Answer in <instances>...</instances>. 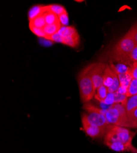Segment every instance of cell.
I'll use <instances>...</instances> for the list:
<instances>
[{
  "instance_id": "e0dca14e",
  "label": "cell",
  "mask_w": 137,
  "mask_h": 153,
  "mask_svg": "<svg viewBox=\"0 0 137 153\" xmlns=\"http://www.w3.org/2000/svg\"><path fill=\"white\" fill-rule=\"evenodd\" d=\"M118 76L120 81V86L128 89L129 84L132 79L130 72L122 75H118Z\"/></svg>"
},
{
  "instance_id": "30bf717a",
  "label": "cell",
  "mask_w": 137,
  "mask_h": 153,
  "mask_svg": "<svg viewBox=\"0 0 137 153\" xmlns=\"http://www.w3.org/2000/svg\"><path fill=\"white\" fill-rule=\"evenodd\" d=\"M116 72L111 68L110 65H107L105 71L104 76H103V85L109 88L110 86L113 85L115 81Z\"/></svg>"
},
{
  "instance_id": "8fae6325",
  "label": "cell",
  "mask_w": 137,
  "mask_h": 153,
  "mask_svg": "<svg viewBox=\"0 0 137 153\" xmlns=\"http://www.w3.org/2000/svg\"><path fill=\"white\" fill-rule=\"evenodd\" d=\"M61 27L62 26L60 22L51 25H46V27L44 28H43L47 36L46 39L49 40L50 38H51L53 35L57 33L60 31Z\"/></svg>"
},
{
  "instance_id": "9a60e30c",
  "label": "cell",
  "mask_w": 137,
  "mask_h": 153,
  "mask_svg": "<svg viewBox=\"0 0 137 153\" xmlns=\"http://www.w3.org/2000/svg\"><path fill=\"white\" fill-rule=\"evenodd\" d=\"M46 25L47 23L46 22L44 15L36 18L32 21L29 22V26H33L34 27L38 28L43 29L46 27Z\"/></svg>"
},
{
  "instance_id": "603a6c76",
  "label": "cell",
  "mask_w": 137,
  "mask_h": 153,
  "mask_svg": "<svg viewBox=\"0 0 137 153\" xmlns=\"http://www.w3.org/2000/svg\"><path fill=\"white\" fill-rule=\"evenodd\" d=\"M103 105H108L109 106L113 105L115 104V93H109L107 95L106 97L103 101L102 103Z\"/></svg>"
},
{
  "instance_id": "5b68a950",
  "label": "cell",
  "mask_w": 137,
  "mask_h": 153,
  "mask_svg": "<svg viewBox=\"0 0 137 153\" xmlns=\"http://www.w3.org/2000/svg\"><path fill=\"white\" fill-rule=\"evenodd\" d=\"M106 65L102 62L94 63L89 65V74L96 90L103 85V76Z\"/></svg>"
},
{
  "instance_id": "7402d4cb",
  "label": "cell",
  "mask_w": 137,
  "mask_h": 153,
  "mask_svg": "<svg viewBox=\"0 0 137 153\" xmlns=\"http://www.w3.org/2000/svg\"><path fill=\"white\" fill-rule=\"evenodd\" d=\"M29 28H30V30L31 31V32L34 34H35L36 36H38L40 37L45 38V39H46V38H47V36H46V33H44L43 29L36 28V27H34L33 26H29Z\"/></svg>"
},
{
  "instance_id": "9c48e42d",
  "label": "cell",
  "mask_w": 137,
  "mask_h": 153,
  "mask_svg": "<svg viewBox=\"0 0 137 153\" xmlns=\"http://www.w3.org/2000/svg\"><path fill=\"white\" fill-rule=\"evenodd\" d=\"M46 6L43 5H36L31 7L28 12V21H32L36 18L44 15L47 12Z\"/></svg>"
},
{
  "instance_id": "ffe728a7",
  "label": "cell",
  "mask_w": 137,
  "mask_h": 153,
  "mask_svg": "<svg viewBox=\"0 0 137 153\" xmlns=\"http://www.w3.org/2000/svg\"><path fill=\"white\" fill-rule=\"evenodd\" d=\"M134 95H137V79H132L128 87L126 96L129 97Z\"/></svg>"
},
{
  "instance_id": "ac0fdd59",
  "label": "cell",
  "mask_w": 137,
  "mask_h": 153,
  "mask_svg": "<svg viewBox=\"0 0 137 153\" xmlns=\"http://www.w3.org/2000/svg\"><path fill=\"white\" fill-rule=\"evenodd\" d=\"M127 114L130 128H137V108Z\"/></svg>"
},
{
  "instance_id": "d4e9b609",
  "label": "cell",
  "mask_w": 137,
  "mask_h": 153,
  "mask_svg": "<svg viewBox=\"0 0 137 153\" xmlns=\"http://www.w3.org/2000/svg\"><path fill=\"white\" fill-rule=\"evenodd\" d=\"M129 60L131 65L133 62H137V45L131 52L129 56Z\"/></svg>"
},
{
  "instance_id": "4fadbf2b",
  "label": "cell",
  "mask_w": 137,
  "mask_h": 153,
  "mask_svg": "<svg viewBox=\"0 0 137 153\" xmlns=\"http://www.w3.org/2000/svg\"><path fill=\"white\" fill-rule=\"evenodd\" d=\"M108 93V88L103 85L97 89L96 93L94 97L98 102L102 104L105 99Z\"/></svg>"
},
{
  "instance_id": "7a4b0ae2",
  "label": "cell",
  "mask_w": 137,
  "mask_h": 153,
  "mask_svg": "<svg viewBox=\"0 0 137 153\" xmlns=\"http://www.w3.org/2000/svg\"><path fill=\"white\" fill-rule=\"evenodd\" d=\"M136 45L130 30L112 48L109 58L115 61L131 66L129 56Z\"/></svg>"
},
{
  "instance_id": "cb8c5ba5",
  "label": "cell",
  "mask_w": 137,
  "mask_h": 153,
  "mask_svg": "<svg viewBox=\"0 0 137 153\" xmlns=\"http://www.w3.org/2000/svg\"><path fill=\"white\" fill-rule=\"evenodd\" d=\"M58 19L62 27H67L69 22V18L67 12H65V13L59 16Z\"/></svg>"
},
{
  "instance_id": "277c9868",
  "label": "cell",
  "mask_w": 137,
  "mask_h": 153,
  "mask_svg": "<svg viewBox=\"0 0 137 153\" xmlns=\"http://www.w3.org/2000/svg\"><path fill=\"white\" fill-rule=\"evenodd\" d=\"M61 43L72 48L77 47L80 43L79 35L74 27H62L58 32Z\"/></svg>"
},
{
  "instance_id": "83f0119b",
  "label": "cell",
  "mask_w": 137,
  "mask_h": 153,
  "mask_svg": "<svg viewBox=\"0 0 137 153\" xmlns=\"http://www.w3.org/2000/svg\"><path fill=\"white\" fill-rule=\"evenodd\" d=\"M130 151L131 152V153H137V148H136L135 146H132Z\"/></svg>"
},
{
  "instance_id": "2e32d148",
  "label": "cell",
  "mask_w": 137,
  "mask_h": 153,
  "mask_svg": "<svg viewBox=\"0 0 137 153\" xmlns=\"http://www.w3.org/2000/svg\"><path fill=\"white\" fill-rule=\"evenodd\" d=\"M137 108V95L128 97L126 104V108L127 114Z\"/></svg>"
},
{
  "instance_id": "ba28073f",
  "label": "cell",
  "mask_w": 137,
  "mask_h": 153,
  "mask_svg": "<svg viewBox=\"0 0 137 153\" xmlns=\"http://www.w3.org/2000/svg\"><path fill=\"white\" fill-rule=\"evenodd\" d=\"M105 116L109 124L122 127L119 111L113 105L106 109Z\"/></svg>"
},
{
  "instance_id": "44dd1931",
  "label": "cell",
  "mask_w": 137,
  "mask_h": 153,
  "mask_svg": "<svg viewBox=\"0 0 137 153\" xmlns=\"http://www.w3.org/2000/svg\"><path fill=\"white\" fill-rule=\"evenodd\" d=\"M128 97L125 94H122L118 92L115 93V104L119 103L126 106Z\"/></svg>"
},
{
  "instance_id": "6da1fadb",
  "label": "cell",
  "mask_w": 137,
  "mask_h": 153,
  "mask_svg": "<svg viewBox=\"0 0 137 153\" xmlns=\"http://www.w3.org/2000/svg\"><path fill=\"white\" fill-rule=\"evenodd\" d=\"M135 132L127 127L109 124L104 136L103 143L111 149L117 152L130 151Z\"/></svg>"
},
{
  "instance_id": "d6986e66",
  "label": "cell",
  "mask_w": 137,
  "mask_h": 153,
  "mask_svg": "<svg viewBox=\"0 0 137 153\" xmlns=\"http://www.w3.org/2000/svg\"><path fill=\"white\" fill-rule=\"evenodd\" d=\"M44 16L47 25H51L60 22L58 16L52 12H47Z\"/></svg>"
},
{
  "instance_id": "5bb4252c",
  "label": "cell",
  "mask_w": 137,
  "mask_h": 153,
  "mask_svg": "<svg viewBox=\"0 0 137 153\" xmlns=\"http://www.w3.org/2000/svg\"><path fill=\"white\" fill-rule=\"evenodd\" d=\"M47 11V12H52L53 13L57 14L58 16H60L61 14L65 13L67 12L66 9L63 6L54 4H50L46 6Z\"/></svg>"
},
{
  "instance_id": "4316f807",
  "label": "cell",
  "mask_w": 137,
  "mask_h": 153,
  "mask_svg": "<svg viewBox=\"0 0 137 153\" xmlns=\"http://www.w3.org/2000/svg\"><path fill=\"white\" fill-rule=\"evenodd\" d=\"M130 30H131V31L132 33L135 42L136 44L137 45V23L133 25Z\"/></svg>"
},
{
  "instance_id": "8992f818",
  "label": "cell",
  "mask_w": 137,
  "mask_h": 153,
  "mask_svg": "<svg viewBox=\"0 0 137 153\" xmlns=\"http://www.w3.org/2000/svg\"><path fill=\"white\" fill-rule=\"evenodd\" d=\"M88 112L86 114L83 113L81 118L91 124L100 127H107L109 125L104 114L95 111Z\"/></svg>"
},
{
  "instance_id": "484cf974",
  "label": "cell",
  "mask_w": 137,
  "mask_h": 153,
  "mask_svg": "<svg viewBox=\"0 0 137 153\" xmlns=\"http://www.w3.org/2000/svg\"><path fill=\"white\" fill-rule=\"evenodd\" d=\"M130 74L132 79H137V62H133L130 66Z\"/></svg>"
},
{
  "instance_id": "7c38bea8",
  "label": "cell",
  "mask_w": 137,
  "mask_h": 153,
  "mask_svg": "<svg viewBox=\"0 0 137 153\" xmlns=\"http://www.w3.org/2000/svg\"><path fill=\"white\" fill-rule=\"evenodd\" d=\"M109 65L115 71L118 75H122L130 72V66L126 65V64L118 62L116 65H114L113 62L110 61Z\"/></svg>"
},
{
  "instance_id": "3957f363",
  "label": "cell",
  "mask_w": 137,
  "mask_h": 153,
  "mask_svg": "<svg viewBox=\"0 0 137 153\" xmlns=\"http://www.w3.org/2000/svg\"><path fill=\"white\" fill-rule=\"evenodd\" d=\"M78 82L81 100L82 102L87 103L92 99L97 91L89 74V66L84 68L79 73Z\"/></svg>"
},
{
  "instance_id": "52a82bcc",
  "label": "cell",
  "mask_w": 137,
  "mask_h": 153,
  "mask_svg": "<svg viewBox=\"0 0 137 153\" xmlns=\"http://www.w3.org/2000/svg\"><path fill=\"white\" fill-rule=\"evenodd\" d=\"M83 130L86 134L92 138H99L105 136L107 127H100L91 124L84 118H81Z\"/></svg>"
}]
</instances>
